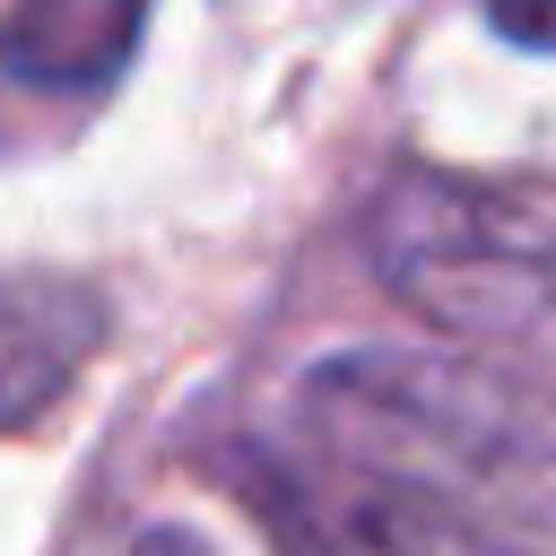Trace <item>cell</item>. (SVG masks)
Here are the masks:
<instances>
[{
	"label": "cell",
	"instance_id": "4",
	"mask_svg": "<svg viewBox=\"0 0 556 556\" xmlns=\"http://www.w3.org/2000/svg\"><path fill=\"white\" fill-rule=\"evenodd\" d=\"M148 0H17L0 26V70L43 96H96L139 35Z\"/></svg>",
	"mask_w": 556,
	"mask_h": 556
},
{
	"label": "cell",
	"instance_id": "2",
	"mask_svg": "<svg viewBox=\"0 0 556 556\" xmlns=\"http://www.w3.org/2000/svg\"><path fill=\"white\" fill-rule=\"evenodd\" d=\"M252 504L287 556H530L478 504V486L321 434L295 460H261Z\"/></svg>",
	"mask_w": 556,
	"mask_h": 556
},
{
	"label": "cell",
	"instance_id": "1",
	"mask_svg": "<svg viewBox=\"0 0 556 556\" xmlns=\"http://www.w3.org/2000/svg\"><path fill=\"white\" fill-rule=\"evenodd\" d=\"M365 252L382 287L452 339L556 356V200L469 174H391Z\"/></svg>",
	"mask_w": 556,
	"mask_h": 556
},
{
	"label": "cell",
	"instance_id": "5",
	"mask_svg": "<svg viewBox=\"0 0 556 556\" xmlns=\"http://www.w3.org/2000/svg\"><path fill=\"white\" fill-rule=\"evenodd\" d=\"M486 9H495V26H504L513 43L556 52V0H486Z\"/></svg>",
	"mask_w": 556,
	"mask_h": 556
},
{
	"label": "cell",
	"instance_id": "3",
	"mask_svg": "<svg viewBox=\"0 0 556 556\" xmlns=\"http://www.w3.org/2000/svg\"><path fill=\"white\" fill-rule=\"evenodd\" d=\"M104 339V295L52 269H9L0 278V426H35L96 356Z\"/></svg>",
	"mask_w": 556,
	"mask_h": 556
}]
</instances>
